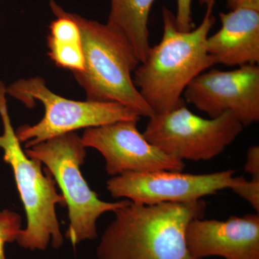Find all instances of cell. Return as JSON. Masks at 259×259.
Here are the masks:
<instances>
[{
    "label": "cell",
    "instance_id": "6da1fadb",
    "mask_svg": "<svg viewBox=\"0 0 259 259\" xmlns=\"http://www.w3.org/2000/svg\"><path fill=\"white\" fill-rule=\"evenodd\" d=\"M214 5H206L202 23L188 32L179 30L175 15L166 6L162 8L161 40L151 47L133 76L135 85L154 114L185 105L183 94L187 86L216 64L207 49V37L215 22Z\"/></svg>",
    "mask_w": 259,
    "mask_h": 259
},
{
    "label": "cell",
    "instance_id": "7a4b0ae2",
    "mask_svg": "<svg viewBox=\"0 0 259 259\" xmlns=\"http://www.w3.org/2000/svg\"><path fill=\"white\" fill-rule=\"evenodd\" d=\"M202 199L156 204H127L115 211L97 247L98 259H199L191 254L186 231L203 218Z\"/></svg>",
    "mask_w": 259,
    "mask_h": 259
},
{
    "label": "cell",
    "instance_id": "3957f363",
    "mask_svg": "<svg viewBox=\"0 0 259 259\" xmlns=\"http://www.w3.org/2000/svg\"><path fill=\"white\" fill-rule=\"evenodd\" d=\"M79 25L84 69L73 74L87 100L116 102L149 118L154 112L135 85L134 74L141 64L127 40L107 24L69 13Z\"/></svg>",
    "mask_w": 259,
    "mask_h": 259
},
{
    "label": "cell",
    "instance_id": "277c9868",
    "mask_svg": "<svg viewBox=\"0 0 259 259\" xmlns=\"http://www.w3.org/2000/svg\"><path fill=\"white\" fill-rule=\"evenodd\" d=\"M6 96V87L0 81V117L3 125L0 148L4 153L5 163L13 170L27 217V226L19 233L17 243L32 251L46 250L50 243L58 249L64 243V238L56 207L66 205L64 197L58 192L50 172L44 174L42 163L29 157L22 148L12 125Z\"/></svg>",
    "mask_w": 259,
    "mask_h": 259
},
{
    "label": "cell",
    "instance_id": "5b68a950",
    "mask_svg": "<svg viewBox=\"0 0 259 259\" xmlns=\"http://www.w3.org/2000/svg\"><path fill=\"white\" fill-rule=\"evenodd\" d=\"M86 147L76 132L56 136L25 148L27 156L47 166L61 189L69 210V224L66 238L73 246L96 239L97 221L108 212H114L128 202L101 200L89 187L80 170L87 156Z\"/></svg>",
    "mask_w": 259,
    "mask_h": 259
},
{
    "label": "cell",
    "instance_id": "8992f818",
    "mask_svg": "<svg viewBox=\"0 0 259 259\" xmlns=\"http://www.w3.org/2000/svg\"><path fill=\"white\" fill-rule=\"evenodd\" d=\"M7 95L33 108L35 102L45 109L44 117L35 125H24L15 131L25 148L56 136L77 130L98 127L119 121L141 120L136 112L116 102L76 101L56 95L40 76L17 80L6 88Z\"/></svg>",
    "mask_w": 259,
    "mask_h": 259
},
{
    "label": "cell",
    "instance_id": "52a82bcc",
    "mask_svg": "<svg viewBox=\"0 0 259 259\" xmlns=\"http://www.w3.org/2000/svg\"><path fill=\"white\" fill-rule=\"evenodd\" d=\"M243 128L231 112L203 118L185 105L150 117L143 134L166 154L183 161H200L221 154Z\"/></svg>",
    "mask_w": 259,
    "mask_h": 259
},
{
    "label": "cell",
    "instance_id": "ba28073f",
    "mask_svg": "<svg viewBox=\"0 0 259 259\" xmlns=\"http://www.w3.org/2000/svg\"><path fill=\"white\" fill-rule=\"evenodd\" d=\"M245 180L235 176L233 170L203 175L158 171L112 177L107 182V190L114 198H125L135 203H182L231 190Z\"/></svg>",
    "mask_w": 259,
    "mask_h": 259
},
{
    "label": "cell",
    "instance_id": "9c48e42d",
    "mask_svg": "<svg viewBox=\"0 0 259 259\" xmlns=\"http://www.w3.org/2000/svg\"><path fill=\"white\" fill-rule=\"evenodd\" d=\"M183 98L210 118L229 112L244 127L253 125L259 121L258 64L204 71L191 81Z\"/></svg>",
    "mask_w": 259,
    "mask_h": 259
},
{
    "label": "cell",
    "instance_id": "30bf717a",
    "mask_svg": "<svg viewBox=\"0 0 259 259\" xmlns=\"http://www.w3.org/2000/svg\"><path fill=\"white\" fill-rule=\"evenodd\" d=\"M138 121H119L85 130L81 141L86 148L101 153L107 175L158 171H183L182 160L163 152L138 129Z\"/></svg>",
    "mask_w": 259,
    "mask_h": 259
},
{
    "label": "cell",
    "instance_id": "8fae6325",
    "mask_svg": "<svg viewBox=\"0 0 259 259\" xmlns=\"http://www.w3.org/2000/svg\"><path fill=\"white\" fill-rule=\"evenodd\" d=\"M186 241L195 258L259 259V213L225 221L197 218L189 223Z\"/></svg>",
    "mask_w": 259,
    "mask_h": 259
},
{
    "label": "cell",
    "instance_id": "7c38bea8",
    "mask_svg": "<svg viewBox=\"0 0 259 259\" xmlns=\"http://www.w3.org/2000/svg\"><path fill=\"white\" fill-rule=\"evenodd\" d=\"M219 17L221 28L207 40V52L216 64H258L259 11L230 10Z\"/></svg>",
    "mask_w": 259,
    "mask_h": 259
},
{
    "label": "cell",
    "instance_id": "4fadbf2b",
    "mask_svg": "<svg viewBox=\"0 0 259 259\" xmlns=\"http://www.w3.org/2000/svg\"><path fill=\"white\" fill-rule=\"evenodd\" d=\"M49 5L56 19L49 26L48 55L60 69L69 70L72 74L81 72L84 56L79 25L55 1L51 0Z\"/></svg>",
    "mask_w": 259,
    "mask_h": 259
},
{
    "label": "cell",
    "instance_id": "5bb4252c",
    "mask_svg": "<svg viewBox=\"0 0 259 259\" xmlns=\"http://www.w3.org/2000/svg\"><path fill=\"white\" fill-rule=\"evenodd\" d=\"M155 0H110L107 25L121 34L139 58L146 59L150 45L148 20Z\"/></svg>",
    "mask_w": 259,
    "mask_h": 259
},
{
    "label": "cell",
    "instance_id": "9a60e30c",
    "mask_svg": "<svg viewBox=\"0 0 259 259\" xmlns=\"http://www.w3.org/2000/svg\"><path fill=\"white\" fill-rule=\"evenodd\" d=\"M22 230L21 216L14 211H0V259H7L5 246L7 243L16 242Z\"/></svg>",
    "mask_w": 259,
    "mask_h": 259
},
{
    "label": "cell",
    "instance_id": "2e32d148",
    "mask_svg": "<svg viewBox=\"0 0 259 259\" xmlns=\"http://www.w3.org/2000/svg\"><path fill=\"white\" fill-rule=\"evenodd\" d=\"M231 190L248 202L255 212L259 213V177H252L250 181L245 180Z\"/></svg>",
    "mask_w": 259,
    "mask_h": 259
},
{
    "label": "cell",
    "instance_id": "e0dca14e",
    "mask_svg": "<svg viewBox=\"0 0 259 259\" xmlns=\"http://www.w3.org/2000/svg\"><path fill=\"white\" fill-rule=\"evenodd\" d=\"M192 0H177L175 20L177 28L181 31L188 32L195 28L192 21Z\"/></svg>",
    "mask_w": 259,
    "mask_h": 259
},
{
    "label": "cell",
    "instance_id": "ac0fdd59",
    "mask_svg": "<svg viewBox=\"0 0 259 259\" xmlns=\"http://www.w3.org/2000/svg\"><path fill=\"white\" fill-rule=\"evenodd\" d=\"M245 171L251 177H259V146L253 145L248 148L246 154Z\"/></svg>",
    "mask_w": 259,
    "mask_h": 259
},
{
    "label": "cell",
    "instance_id": "d6986e66",
    "mask_svg": "<svg viewBox=\"0 0 259 259\" xmlns=\"http://www.w3.org/2000/svg\"><path fill=\"white\" fill-rule=\"evenodd\" d=\"M230 10L246 9L259 11V0H226Z\"/></svg>",
    "mask_w": 259,
    "mask_h": 259
},
{
    "label": "cell",
    "instance_id": "ffe728a7",
    "mask_svg": "<svg viewBox=\"0 0 259 259\" xmlns=\"http://www.w3.org/2000/svg\"><path fill=\"white\" fill-rule=\"evenodd\" d=\"M201 5H207L210 3H215V0H199Z\"/></svg>",
    "mask_w": 259,
    "mask_h": 259
}]
</instances>
